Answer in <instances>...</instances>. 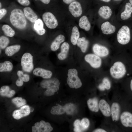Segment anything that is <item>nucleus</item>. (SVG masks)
<instances>
[{
	"mask_svg": "<svg viewBox=\"0 0 132 132\" xmlns=\"http://www.w3.org/2000/svg\"><path fill=\"white\" fill-rule=\"evenodd\" d=\"M24 13L19 9H15L11 11L10 20L11 24L15 28L20 30L26 27L27 21Z\"/></svg>",
	"mask_w": 132,
	"mask_h": 132,
	"instance_id": "1",
	"label": "nucleus"
},
{
	"mask_svg": "<svg viewBox=\"0 0 132 132\" xmlns=\"http://www.w3.org/2000/svg\"><path fill=\"white\" fill-rule=\"evenodd\" d=\"M110 72L111 76L116 79H121L125 75L126 70L124 64L122 62H115L110 67Z\"/></svg>",
	"mask_w": 132,
	"mask_h": 132,
	"instance_id": "2",
	"label": "nucleus"
},
{
	"mask_svg": "<svg viewBox=\"0 0 132 132\" xmlns=\"http://www.w3.org/2000/svg\"><path fill=\"white\" fill-rule=\"evenodd\" d=\"M67 82L71 88H78L82 86L81 80L78 76V72L75 68H70L68 71Z\"/></svg>",
	"mask_w": 132,
	"mask_h": 132,
	"instance_id": "3",
	"label": "nucleus"
},
{
	"mask_svg": "<svg viewBox=\"0 0 132 132\" xmlns=\"http://www.w3.org/2000/svg\"><path fill=\"white\" fill-rule=\"evenodd\" d=\"M116 37L117 41L120 44L125 45L128 44L131 38L129 27L125 25L122 26L118 30Z\"/></svg>",
	"mask_w": 132,
	"mask_h": 132,
	"instance_id": "4",
	"label": "nucleus"
},
{
	"mask_svg": "<svg viewBox=\"0 0 132 132\" xmlns=\"http://www.w3.org/2000/svg\"><path fill=\"white\" fill-rule=\"evenodd\" d=\"M60 83L59 80L55 78L45 79L40 83L41 86L46 89V90L55 93L59 89Z\"/></svg>",
	"mask_w": 132,
	"mask_h": 132,
	"instance_id": "5",
	"label": "nucleus"
},
{
	"mask_svg": "<svg viewBox=\"0 0 132 132\" xmlns=\"http://www.w3.org/2000/svg\"><path fill=\"white\" fill-rule=\"evenodd\" d=\"M21 65L22 69L27 72H30L34 68L33 56L30 53L24 54L21 59Z\"/></svg>",
	"mask_w": 132,
	"mask_h": 132,
	"instance_id": "6",
	"label": "nucleus"
},
{
	"mask_svg": "<svg viewBox=\"0 0 132 132\" xmlns=\"http://www.w3.org/2000/svg\"><path fill=\"white\" fill-rule=\"evenodd\" d=\"M42 18L45 25L50 29H55L58 25L57 19L51 12H46L44 13L42 15Z\"/></svg>",
	"mask_w": 132,
	"mask_h": 132,
	"instance_id": "7",
	"label": "nucleus"
},
{
	"mask_svg": "<svg viewBox=\"0 0 132 132\" xmlns=\"http://www.w3.org/2000/svg\"><path fill=\"white\" fill-rule=\"evenodd\" d=\"M85 61L92 67L97 68L101 66L102 60L100 57L92 54H87L84 57Z\"/></svg>",
	"mask_w": 132,
	"mask_h": 132,
	"instance_id": "8",
	"label": "nucleus"
},
{
	"mask_svg": "<svg viewBox=\"0 0 132 132\" xmlns=\"http://www.w3.org/2000/svg\"><path fill=\"white\" fill-rule=\"evenodd\" d=\"M53 130V128L49 123L46 122L43 120L39 122L35 123L34 126L32 127L33 132H50Z\"/></svg>",
	"mask_w": 132,
	"mask_h": 132,
	"instance_id": "9",
	"label": "nucleus"
},
{
	"mask_svg": "<svg viewBox=\"0 0 132 132\" xmlns=\"http://www.w3.org/2000/svg\"><path fill=\"white\" fill-rule=\"evenodd\" d=\"M92 50L95 54L100 57H105L109 53L108 49L106 47L97 44L93 45Z\"/></svg>",
	"mask_w": 132,
	"mask_h": 132,
	"instance_id": "10",
	"label": "nucleus"
},
{
	"mask_svg": "<svg viewBox=\"0 0 132 132\" xmlns=\"http://www.w3.org/2000/svg\"><path fill=\"white\" fill-rule=\"evenodd\" d=\"M69 11L75 17H78L82 13V9L80 3L74 1L70 4L68 7Z\"/></svg>",
	"mask_w": 132,
	"mask_h": 132,
	"instance_id": "11",
	"label": "nucleus"
},
{
	"mask_svg": "<svg viewBox=\"0 0 132 132\" xmlns=\"http://www.w3.org/2000/svg\"><path fill=\"white\" fill-rule=\"evenodd\" d=\"M122 124L125 127H132V114L124 111L121 114L120 118Z\"/></svg>",
	"mask_w": 132,
	"mask_h": 132,
	"instance_id": "12",
	"label": "nucleus"
},
{
	"mask_svg": "<svg viewBox=\"0 0 132 132\" xmlns=\"http://www.w3.org/2000/svg\"><path fill=\"white\" fill-rule=\"evenodd\" d=\"M99 107L102 115L105 117H109L111 116V107L107 101L101 99L99 102Z\"/></svg>",
	"mask_w": 132,
	"mask_h": 132,
	"instance_id": "13",
	"label": "nucleus"
},
{
	"mask_svg": "<svg viewBox=\"0 0 132 132\" xmlns=\"http://www.w3.org/2000/svg\"><path fill=\"white\" fill-rule=\"evenodd\" d=\"M30 109L29 106L25 105L20 109L14 110L12 114L13 118L17 120L28 115L30 113Z\"/></svg>",
	"mask_w": 132,
	"mask_h": 132,
	"instance_id": "14",
	"label": "nucleus"
},
{
	"mask_svg": "<svg viewBox=\"0 0 132 132\" xmlns=\"http://www.w3.org/2000/svg\"><path fill=\"white\" fill-rule=\"evenodd\" d=\"M111 116L113 121H117L120 119L121 115V107L117 102H113L111 107Z\"/></svg>",
	"mask_w": 132,
	"mask_h": 132,
	"instance_id": "15",
	"label": "nucleus"
},
{
	"mask_svg": "<svg viewBox=\"0 0 132 132\" xmlns=\"http://www.w3.org/2000/svg\"><path fill=\"white\" fill-rule=\"evenodd\" d=\"M100 28L102 33L105 35L112 34L116 30L115 26L108 21L102 23L101 24Z\"/></svg>",
	"mask_w": 132,
	"mask_h": 132,
	"instance_id": "16",
	"label": "nucleus"
},
{
	"mask_svg": "<svg viewBox=\"0 0 132 132\" xmlns=\"http://www.w3.org/2000/svg\"><path fill=\"white\" fill-rule=\"evenodd\" d=\"M33 74L37 76L40 77L45 79L50 78L52 73L50 70L41 67H37L33 71Z\"/></svg>",
	"mask_w": 132,
	"mask_h": 132,
	"instance_id": "17",
	"label": "nucleus"
},
{
	"mask_svg": "<svg viewBox=\"0 0 132 132\" xmlns=\"http://www.w3.org/2000/svg\"><path fill=\"white\" fill-rule=\"evenodd\" d=\"M99 16L102 19L107 20L110 18L112 14V11L110 7L107 6L100 7L98 11Z\"/></svg>",
	"mask_w": 132,
	"mask_h": 132,
	"instance_id": "18",
	"label": "nucleus"
},
{
	"mask_svg": "<svg viewBox=\"0 0 132 132\" xmlns=\"http://www.w3.org/2000/svg\"><path fill=\"white\" fill-rule=\"evenodd\" d=\"M23 11L25 16L31 22H34L37 20L38 16L31 8L25 7Z\"/></svg>",
	"mask_w": 132,
	"mask_h": 132,
	"instance_id": "19",
	"label": "nucleus"
},
{
	"mask_svg": "<svg viewBox=\"0 0 132 132\" xmlns=\"http://www.w3.org/2000/svg\"><path fill=\"white\" fill-rule=\"evenodd\" d=\"M69 45L67 42H65L62 45L61 52L57 55V57L60 60L65 59L67 57L69 49Z\"/></svg>",
	"mask_w": 132,
	"mask_h": 132,
	"instance_id": "20",
	"label": "nucleus"
},
{
	"mask_svg": "<svg viewBox=\"0 0 132 132\" xmlns=\"http://www.w3.org/2000/svg\"><path fill=\"white\" fill-rule=\"evenodd\" d=\"M132 13V6L129 2L127 3L125 6L124 9L121 13L120 17L122 20H125L130 18Z\"/></svg>",
	"mask_w": 132,
	"mask_h": 132,
	"instance_id": "21",
	"label": "nucleus"
},
{
	"mask_svg": "<svg viewBox=\"0 0 132 132\" xmlns=\"http://www.w3.org/2000/svg\"><path fill=\"white\" fill-rule=\"evenodd\" d=\"M87 104L89 109L91 111L96 112L99 111V102L97 98L89 99L87 101Z\"/></svg>",
	"mask_w": 132,
	"mask_h": 132,
	"instance_id": "22",
	"label": "nucleus"
},
{
	"mask_svg": "<svg viewBox=\"0 0 132 132\" xmlns=\"http://www.w3.org/2000/svg\"><path fill=\"white\" fill-rule=\"evenodd\" d=\"M65 40L64 36L62 34L58 35L51 44L50 48L51 50L55 51L59 48L60 44L64 42Z\"/></svg>",
	"mask_w": 132,
	"mask_h": 132,
	"instance_id": "23",
	"label": "nucleus"
},
{
	"mask_svg": "<svg viewBox=\"0 0 132 132\" xmlns=\"http://www.w3.org/2000/svg\"><path fill=\"white\" fill-rule=\"evenodd\" d=\"M44 23L41 19H38L35 22L34 29L36 33L39 35H42L45 33V29L43 28Z\"/></svg>",
	"mask_w": 132,
	"mask_h": 132,
	"instance_id": "24",
	"label": "nucleus"
},
{
	"mask_svg": "<svg viewBox=\"0 0 132 132\" xmlns=\"http://www.w3.org/2000/svg\"><path fill=\"white\" fill-rule=\"evenodd\" d=\"M79 25L81 28L86 31H89L91 27V24L87 17L84 15L79 21Z\"/></svg>",
	"mask_w": 132,
	"mask_h": 132,
	"instance_id": "25",
	"label": "nucleus"
},
{
	"mask_svg": "<svg viewBox=\"0 0 132 132\" xmlns=\"http://www.w3.org/2000/svg\"><path fill=\"white\" fill-rule=\"evenodd\" d=\"M15 93V91L14 90H11L8 86H4L0 88V94L1 96L11 98L13 97Z\"/></svg>",
	"mask_w": 132,
	"mask_h": 132,
	"instance_id": "26",
	"label": "nucleus"
},
{
	"mask_svg": "<svg viewBox=\"0 0 132 132\" xmlns=\"http://www.w3.org/2000/svg\"><path fill=\"white\" fill-rule=\"evenodd\" d=\"M21 47L20 45L17 44L8 46L5 49V53L9 56H12L19 50Z\"/></svg>",
	"mask_w": 132,
	"mask_h": 132,
	"instance_id": "27",
	"label": "nucleus"
},
{
	"mask_svg": "<svg viewBox=\"0 0 132 132\" xmlns=\"http://www.w3.org/2000/svg\"><path fill=\"white\" fill-rule=\"evenodd\" d=\"M77 44V46L80 48L81 51L83 53H84L87 49L89 42L85 38L82 37L78 39Z\"/></svg>",
	"mask_w": 132,
	"mask_h": 132,
	"instance_id": "28",
	"label": "nucleus"
},
{
	"mask_svg": "<svg viewBox=\"0 0 132 132\" xmlns=\"http://www.w3.org/2000/svg\"><path fill=\"white\" fill-rule=\"evenodd\" d=\"M79 36L80 33L78 28L76 26L74 27L72 29L70 38L71 41L73 44L75 45L77 44Z\"/></svg>",
	"mask_w": 132,
	"mask_h": 132,
	"instance_id": "29",
	"label": "nucleus"
},
{
	"mask_svg": "<svg viewBox=\"0 0 132 132\" xmlns=\"http://www.w3.org/2000/svg\"><path fill=\"white\" fill-rule=\"evenodd\" d=\"M13 68V65L11 62L9 61H6L0 63V72H10Z\"/></svg>",
	"mask_w": 132,
	"mask_h": 132,
	"instance_id": "30",
	"label": "nucleus"
},
{
	"mask_svg": "<svg viewBox=\"0 0 132 132\" xmlns=\"http://www.w3.org/2000/svg\"><path fill=\"white\" fill-rule=\"evenodd\" d=\"M64 107L65 112L69 115H73L77 111V108L75 105L73 103H69L65 104Z\"/></svg>",
	"mask_w": 132,
	"mask_h": 132,
	"instance_id": "31",
	"label": "nucleus"
},
{
	"mask_svg": "<svg viewBox=\"0 0 132 132\" xmlns=\"http://www.w3.org/2000/svg\"><path fill=\"white\" fill-rule=\"evenodd\" d=\"M65 112L64 106L60 105L54 106L52 108L51 113L54 115H61Z\"/></svg>",
	"mask_w": 132,
	"mask_h": 132,
	"instance_id": "32",
	"label": "nucleus"
},
{
	"mask_svg": "<svg viewBox=\"0 0 132 132\" xmlns=\"http://www.w3.org/2000/svg\"><path fill=\"white\" fill-rule=\"evenodd\" d=\"M111 87L110 82L108 78L107 77L104 78L102 80V83L99 86V89L101 90H104L105 89L108 90Z\"/></svg>",
	"mask_w": 132,
	"mask_h": 132,
	"instance_id": "33",
	"label": "nucleus"
},
{
	"mask_svg": "<svg viewBox=\"0 0 132 132\" xmlns=\"http://www.w3.org/2000/svg\"><path fill=\"white\" fill-rule=\"evenodd\" d=\"M2 29L4 34L7 36L12 37L15 34V31L8 25H3L2 27Z\"/></svg>",
	"mask_w": 132,
	"mask_h": 132,
	"instance_id": "34",
	"label": "nucleus"
},
{
	"mask_svg": "<svg viewBox=\"0 0 132 132\" xmlns=\"http://www.w3.org/2000/svg\"><path fill=\"white\" fill-rule=\"evenodd\" d=\"M12 102L18 107L24 105L26 103V100L20 97H17L13 99Z\"/></svg>",
	"mask_w": 132,
	"mask_h": 132,
	"instance_id": "35",
	"label": "nucleus"
},
{
	"mask_svg": "<svg viewBox=\"0 0 132 132\" xmlns=\"http://www.w3.org/2000/svg\"><path fill=\"white\" fill-rule=\"evenodd\" d=\"M9 39L6 36H2L0 37V47L3 49L6 48L9 43Z\"/></svg>",
	"mask_w": 132,
	"mask_h": 132,
	"instance_id": "36",
	"label": "nucleus"
},
{
	"mask_svg": "<svg viewBox=\"0 0 132 132\" xmlns=\"http://www.w3.org/2000/svg\"><path fill=\"white\" fill-rule=\"evenodd\" d=\"M74 131L75 132H82L85 130L82 127L81 121L78 119L76 120L74 123Z\"/></svg>",
	"mask_w": 132,
	"mask_h": 132,
	"instance_id": "37",
	"label": "nucleus"
},
{
	"mask_svg": "<svg viewBox=\"0 0 132 132\" xmlns=\"http://www.w3.org/2000/svg\"><path fill=\"white\" fill-rule=\"evenodd\" d=\"M17 74L18 78L22 79L23 82H26L29 81L30 79L29 75L27 74H24L22 71H18Z\"/></svg>",
	"mask_w": 132,
	"mask_h": 132,
	"instance_id": "38",
	"label": "nucleus"
},
{
	"mask_svg": "<svg viewBox=\"0 0 132 132\" xmlns=\"http://www.w3.org/2000/svg\"><path fill=\"white\" fill-rule=\"evenodd\" d=\"M81 121L82 126L85 130L89 127L90 125V121L88 118H84L82 119Z\"/></svg>",
	"mask_w": 132,
	"mask_h": 132,
	"instance_id": "39",
	"label": "nucleus"
},
{
	"mask_svg": "<svg viewBox=\"0 0 132 132\" xmlns=\"http://www.w3.org/2000/svg\"><path fill=\"white\" fill-rule=\"evenodd\" d=\"M18 2L21 5L24 6H27L30 4L29 0H17Z\"/></svg>",
	"mask_w": 132,
	"mask_h": 132,
	"instance_id": "40",
	"label": "nucleus"
},
{
	"mask_svg": "<svg viewBox=\"0 0 132 132\" xmlns=\"http://www.w3.org/2000/svg\"><path fill=\"white\" fill-rule=\"evenodd\" d=\"M7 12L6 10L5 9H2L0 10V19L1 20L2 18L5 15Z\"/></svg>",
	"mask_w": 132,
	"mask_h": 132,
	"instance_id": "41",
	"label": "nucleus"
},
{
	"mask_svg": "<svg viewBox=\"0 0 132 132\" xmlns=\"http://www.w3.org/2000/svg\"><path fill=\"white\" fill-rule=\"evenodd\" d=\"M23 84V81L22 79L19 78L16 80V85L18 87H21L22 86Z\"/></svg>",
	"mask_w": 132,
	"mask_h": 132,
	"instance_id": "42",
	"label": "nucleus"
},
{
	"mask_svg": "<svg viewBox=\"0 0 132 132\" xmlns=\"http://www.w3.org/2000/svg\"><path fill=\"white\" fill-rule=\"evenodd\" d=\"M55 93L51 91L46 90L44 92V95L46 96H50L53 95Z\"/></svg>",
	"mask_w": 132,
	"mask_h": 132,
	"instance_id": "43",
	"label": "nucleus"
},
{
	"mask_svg": "<svg viewBox=\"0 0 132 132\" xmlns=\"http://www.w3.org/2000/svg\"><path fill=\"white\" fill-rule=\"evenodd\" d=\"M95 132H106L107 131L105 130L102 128H99L93 131Z\"/></svg>",
	"mask_w": 132,
	"mask_h": 132,
	"instance_id": "44",
	"label": "nucleus"
},
{
	"mask_svg": "<svg viewBox=\"0 0 132 132\" xmlns=\"http://www.w3.org/2000/svg\"><path fill=\"white\" fill-rule=\"evenodd\" d=\"M76 0H63V1L66 4H69L75 1Z\"/></svg>",
	"mask_w": 132,
	"mask_h": 132,
	"instance_id": "45",
	"label": "nucleus"
},
{
	"mask_svg": "<svg viewBox=\"0 0 132 132\" xmlns=\"http://www.w3.org/2000/svg\"><path fill=\"white\" fill-rule=\"evenodd\" d=\"M40 0L43 3L46 4H48L50 2V0Z\"/></svg>",
	"mask_w": 132,
	"mask_h": 132,
	"instance_id": "46",
	"label": "nucleus"
},
{
	"mask_svg": "<svg viewBox=\"0 0 132 132\" xmlns=\"http://www.w3.org/2000/svg\"><path fill=\"white\" fill-rule=\"evenodd\" d=\"M102 1L106 2H110L111 0H100Z\"/></svg>",
	"mask_w": 132,
	"mask_h": 132,
	"instance_id": "47",
	"label": "nucleus"
},
{
	"mask_svg": "<svg viewBox=\"0 0 132 132\" xmlns=\"http://www.w3.org/2000/svg\"><path fill=\"white\" fill-rule=\"evenodd\" d=\"M130 87L132 91V79H131L130 83Z\"/></svg>",
	"mask_w": 132,
	"mask_h": 132,
	"instance_id": "48",
	"label": "nucleus"
},
{
	"mask_svg": "<svg viewBox=\"0 0 132 132\" xmlns=\"http://www.w3.org/2000/svg\"><path fill=\"white\" fill-rule=\"evenodd\" d=\"M129 3L132 6V0H129Z\"/></svg>",
	"mask_w": 132,
	"mask_h": 132,
	"instance_id": "49",
	"label": "nucleus"
},
{
	"mask_svg": "<svg viewBox=\"0 0 132 132\" xmlns=\"http://www.w3.org/2000/svg\"><path fill=\"white\" fill-rule=\"evenodd\" d=\"M113 0L114 1H120L121 0Z\"/></svg>",
	"mask_w": 132,
	"mask_h": 132,
	"instance_id": "50",
	"label": "nucleus"
},
{
	"mask_svg": "<svg viewBox=\"0 0 132 132\" xmlns=\"http://www.w3.org/2000/svg\"><path fill=\"white\" fill-rule=\"evenodd\" d=\"M0 8L1 7V2H0Z\"/></svg>",
	"mask_w": 132,
	"mask_h": 132,
	"instance_id": "51",
	"label": "nucleus"
}]
</instances>
